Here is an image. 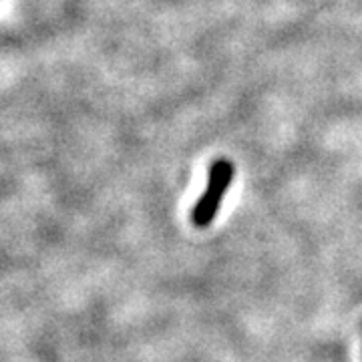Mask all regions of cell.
<instances>
[{
	"mask_svg": "<svg viewBox=\"0 0 362 362\" xmlns=\"http://www.w3.org/2000/svg\"><path fill=\"white\" fill-rule=\"evenodd\" d=\"M233 177V165L228 159H218L211 169H209V181H207L206 194L197 199L194 207V223L197 228H206L209 226L218 209L221 206V199L230 187V181Z\"/></svg>",
	"mask_w": 362,
	"mask_h": 362,
	"instance_id": "obj_1",
	"label": "cell"
}]
</instances>
